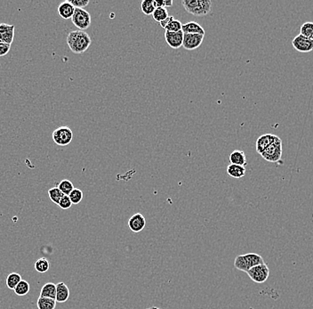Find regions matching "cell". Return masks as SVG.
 I'll return each mask as SVG.
<instances>
[{"label": "cell", "instance_id": "f546056e", "mask_svg": "<svg viewBox=\"0 0 313 309\" xmlns=\"http://www.w3.org/2000/svg\"><path fill=\"white\" fill-rule=\"evenodd\" d=\"M182 23L180 21L175 19V20L172 21L169 25H167L165 30H166V32H169V33H178V32L182 31Z\"/></svg>", "mask_w": 313, "mask_h": 309}, {"label": "cell", "instance_id": "603a6c76", "mask_svg": "<svg viewBox=\"0 0 313 309\" xmlns=\"http://www.w3.org/2000/svg\"><path fill=\"white\" fill-rule=\"evenodd\" d=\"M300 34L305 37L309 40L313 41V23L312 22H306L301 25L300 29Z\"/></svg>", "mask_w": 313, "mask_h": 309}, {"label": "cell", "instance_id": "4dcf8cb0", "mask_svg": "<svg viewBox=\"0 0 313 309\" xmlns=\"http://www.w3.org/2000/svg\"><path fill=\"white\" fill-rule=\"evenodd\" d=\"M72 203L71 199L69 198L68 195H64V196L61 199L58 206H59L60 208L62 209H68L72 207Z\"/></svg>", "mask_w": 313, "mask_h": 309}, {"label": "cell", "instance_id": "30bf717a", "mask_svg": "<svg viewBox=\"0 0 313 309\" xmlns=\"http://www.w3.org/2000/svg\"><path fill=\"white\" fill-rule=\"evenodd\" d=\"M146 225V219L141 213H135L128 220V227L134 233H140Z\"/></svg>", "mask_w": 313, "mask_h": 309}, {"label": "cell", "instance_id": "d6a6232c", "mask_svg": "<svg viewBox=\"0 0 313 309\" xmlns=\"http://www.w3.org/2000/svg\"><path fill=\"white\" fill-rule=\"evenodd\" d=\"M11 49V45L6 44L0 41V57L7 56Z\"/></svg>", "mask_w": 313, "mask_h": 309}, {"label": "cell", "instance_id": "d4e9b609", "mask_svg": "<svg viewBox=\"0 0 313 309\" xmlns=\"http://www.w3.org/2000/svg\"><path fill=\"white\" fill-rule=\"evenodd\" d=\"M141 9L142 12L145 16H152V14L154 13L155 8L154 1L153 0H143L141 4Z\"/></svg>", "mask_w": 313, "mask_h": 309}, {"label": "cell", "instance_id": "8fae6325", "mask_svg": "<svg viewBox=\"0 0 313 309\" xmlns=\"http://www.w3.org/2000/svg\"><path fill=\"white\" fill-rule=\"evenodd\" d=\"M15 25L0 24V41L11 45L15 39Z\"/></svg>", "mask_w": 313, "mask_h": 309}, {"label": "cell", "instance_id": "52a82bcc", "mask_svg": "<svg viewBox=\"0 0 313 309\" xmlns=\"http://www.w3.org/2000/svg\"><path fill=\"white\" fill-rule=\"evenodd\" d=\"M73 132L69 127H60L53 132V140L56 145L66 146L72 143Z\"/></svg>", "mask_w": 313, "mask_h": 309}, {"label": "cell", "instance_id": "44dd1931", "mask_svg": "<svg viewBox=\"0 0 313 309\" xmlns=\"http://www.w3.org/2000/svg\"><path fill=\"white\" fill-rule=\"evenodd\" d=\"M21 281H22V276L19 273H11L7 277L6 282H7L8 289H15Z\"/></svg>", "mask_w": 313, "mask_h": 309}, {"label": "cell", "instance_id": "7a4b0ae2", "mask_svg": "<svg viewBox=\"0 0 313 309\" xmlns=\"http://www.w3.org/2000/svg\"><path fill=\"white\" fill-rule=\"evenodd\" d=\"M182 5L187 12L195 17H205L211 12L210 0H183Z\"/></svg>", "mask_w": 313, "mask_h": 309}, {"label": "cell", "instance_id": "7c38bea8", "mask_svg": "<svg viewBox=\"0 0 313 309\" xmlns=\"http://www.w3.org/2000/svg\"><path fill=\"white\" fill-rule=\"evenodd\" d=\"M183 33L182 31L178 33H169L166 32L165 33V40L167 45L170 47L171 49H178L182 47V42H183Z\"/></svg>", "mask_w": 313, "mask_h": 309}, {"label": "cell", "instance_id": "4316f807", "mask_svg": "<svg viewBox=\"0 0 313 309\" xmlns=\"http://www.w3.org/2000/svg\"><path fill=\"white\" fill-rule=\"evenodd\" d=\"M59 188L60 191L64 193V195H68L72 193V190L74 189V185L72 182L68 179H64V180L60 182L59 185L57 186Z\"/></svg>", "mask_w": 313, "mask_h": 309}, {"label": "cell", "instance_id": "83f0119b", "mask_svg": "<svg viewBox=\"0 0 313 309\" xmlns=\"http://www.w3.org/2000/svg\"><path fill=\"white\" fill-rule=\"evenodd\" d=\"M169 17L168 15V11L167 9L165 8H159V9H155L154 13L152 14V17L156 22L158 23H161L162 21L167 19V17Z\"/></svg>", "mask_w": 313, "mask_h": 309}, {"label": "cell", "instance_id": "d6986e66", "mask_svg": "<svg viewBox=\"0 0 313 309\" xmlns=\"http://www.w3.org/2000/svg\"><path fill=\"white\" fill-rule=\"evenodd\" d=\"M40 297H49L52 299H56V284L53 282H48L43 285L40 290Z\"/></svg>", "mask_w": 313, "mask_h": 309}, {"label": "cell", "instance_id": "8d00e7d4", "mask_svg": "<svg viewBox=\"0 0 313 309\" xmlns=\"http://www.w3.org/2000/svg\"><path fill=\"white\" fill-rule=\"evenodd\" d=\"M145 309H161V308H159V307H157V306H150V307H147V308Z\"/></svg>", "mask_w": 313, "mask_h": 309}, {"label": "cell", "instance_id": "ba28073f", "mask_svg": "<svg viewBox=\"0 0 313 309\" xmlns=\"http://www.w3.org/2000/svg\"><path fill=\"white\" fill-rule=\"evenodd\" d=\"M204 37L199 34H184L182 47L189 51L198 49L202 45Z\"/></svg>", "mask_w": 313, "mask_h": 309}, {"label": "cell", "instance_id": "5b68a950", "mask_svg": "<svg viewBox=\"0 0 313 309\" xmlns=\"http://www.w3.org/2000/svg\"><path fill=\"white\" fill-rule=\"evenodd\" d=\"M72 21L73 25L80 31H85L91 25V15L84 9H75Z\"/></svg>", "mask_w": 313, "mask_h": 309}, {"label": "cell", "instance_id": "8992f818", "mask_svg": "<svg viewBox=\"0 0 313 309\" xmlns=\"http://www.w3.org/2000/svg\"><path fill=\"white\" fill-rule=\"evenodd\" d=\"M246 273L249 276L250 279L254 282L263 283L269 278V268L265 263H263V264L255 265L254 267L249 269Z\"/></svg>", "mask_w": 313, "mask_h": 309}, {"label": "cell", "instance_id": "5bb4252c", "mask_svg": "<svg viewBox=\"0 0 313 309\" xmlns=\"http://www.w3.org/2000/svg\"><path fill=\"white\" fill-rule=\"evenodd\" d=\"M57 11L60 17L63 19L69 20V19H72V16L75 11V8L70 3V1H64L59 5Z\"/></svg>", "mask_w": 313, "mask_h": 309}, {"label": "cell", "instance_id": "836d02e7", "mask_svg": "<svg viewBox=\"0 0 313 309\" xmlns=\"http://www.w3.org/2000/svg\"><path fill=\"white\" fill-rule=\"evenodd\" d=\"M173 20H175V18L169 16V17H167V19H165V20L162 21L161 23H159V25H160L163 29H165Z\"/></svg>", "mask_w": 313, "mask_h": 309}, {"label": "cell", "instance_id": "ffe728a7", "mask_svg": "<svg viewBox=\"0 0 313 309\" xmlns=\"http://www.w3.org/2000/svg\"><path fill=\"white\" fill-rule=\"evenodd\" d=\"M56 305V299H52L49 297H40L37 301V306L39 309H55Z\"/></svg>", "mask_w": 313, "mask_h": 309}, {"label": "cell", "instance_id": "277c9868", "mask_svg": "<svg viewBox=\"0 0 313 309\" xmlns=\"http://www.w3.org/2000/svg\"><path fill=\"white\" fill-rule=\"evenodd\" d=\"M261 156L269 162H279L282 157V140L277 137L274 143L269 145L268 148L261 154Z\"/></svg>", "mask_w": 313, "mask_h": 309}, {"label": "cell", "instance_id": "e0dca14e", "mask_svg": "<svg viewBox=\"0 0 313 309\" xmlns=\"http://www.w3.org/2000/svg\"><path fill=\"white\" fill-rule=\"evenodd\" d=\"M230 164L239 165L245 167L246 165V154L240 150H235L229 157Z\"/></svg>", "mask_w": 313, "mask_h": 309}, {"label": "cell", "instance_id": "9c48e42d", "mask_svg": "<svg viewBox=\"0 0 313 309\" xmlns=\"http://www.w3.org/2000/svg\"><path fill=\"white\" fill-rule=\"evenodd\" d=\"M293 49L298 52L309 53L313 50V41L299 34L292 41Z\"/></svg>", "mask_w": 313, "mask_h": 309}, {"label": "cell", "instance_id": "4fadbf2b", "mask_svg": "<svg viewBox=\"0 0 313 309\" xmlns=\"http://www.w3.org/2000/svg\"><path fill=\"white\" fill-rule=\"evenodd\" d=\"M277 137V136L272 134H265L261 136L256 141V152L259 154H262L269 145L275 142Z\"/></svg>", "mask_w": 313, "mask_h": 309}, {"label": "cell", "instance_id": "6da1fadb", "mask_svg": "<svg viewBox=\"0 0 313 309\" xmlns=\"http://www.w3.org/2000/svg\"><path fill=\"white\" fill-rule=\"evenodd\" d=\"M67 44L72 53L80 55L89 49L92 44V40L86 32L77 30L68 34Z\"/></svg>", "mask_w": 313, "mask_h": 309}, {"label": "cell", "instance_id": "e575fe53", "mask_svg": "<svg viewBox=\"0 0 313 309\" xmlns=\"http://www.w3.org/2000/svg\"><path fill=\"white\" fill-rule=\"evenodd\" d=\"M153 1H154V6L156 9L164 8V0H153Z\"/></svg>", "mask_w": 313, "mask_h": 309}, {"label": "cell", "instance_id": "7402d4cb", "mask_svg": "<svg viewBox=\"0 0 313 309\" xmlns=\"http://www.w3.org/2000/svg\"><path fill=\"white\" fill-rule=\"evenodd\" d=\"M34 266L39 273H47L50 268V263L46 257H41L35 262Z\"/></svg>", "mask_w": 313, "mask_h": 309}, {"label": "cell", "instance_id": "1f68e13d", "mask_svg": "<svg viewBox=\"0 0 313 309\" xmlns=\"http://www.w3.org/2000/svg\"><path fill=\"white\" fill-rule=\"evenodd\" d=\"M70 3L75 8V9H83L86 8L89 4V0H71Z\"/></svg>", "mask_w": 313, "mask_h": 309}, {"label": "cell", "instance_id": "9a60e30c", "mask_svg": "<svg viewBox=\"0 0 313 309\" xmlns=\"http://www.w3.org/2000/svg\"><path fill=\"white\" fill-rule=\"evenodd\" d=\"M182 32L183 34H199L205 36L206 32L202 26L196 22H189L182 25Z\"/></svg>", "mask_w": 313, "mask_h": 309}, {"label": "cell", "instance_id": "ac0fdd59", "mask_svg": "<svg viewBox=\"0 0 313 309\" xmlns=\"http://www.w3.org/2000/svg\"><path fill=\"white\" fill-rule=\"evenodd\" d=\"M227 174L233 178H241L246 175V169L239 165L229 164L227 167Z\"/></svg>", "mask_w": 313, "mask_h": 309}, {"label": "cell", "instance_id": "d590c367", "mask_svg": "<svg viewBox=\"0 0 313 309\" xmlns=\"http://www.w3.org/2000/svg\"><path fill=\"white\" fill-rule=\"evenodd\" d=\"M173 6V1L172 0H164V8H170Z\"/></svg>", "mask_w": 313, "mask_h": 309}, {"label": "cell", "instance_id": "74e56055", "mask_svg": "<svg viewBox=\"0 0 313 309\" xmlns=\"http://www.w3.org/2000/svg\"><path fill=\"white\" fill-rule=\"evenodd\" d=\"M312 220H313V216H312Z\"/></svg>", "mask_w": 313, "mask_h": 309}, {"label": "cell", "instance_id": "f1b7e54d", "mask_svg": "<svg viewBox=\"0 0 313 309\" xmlns=\"http://www.w3.org/2000/svg\"><path fill=\"white\" fill-rule=\"evenodd\" d=\"M69 198L71 199L72 204H79L83 199V192L80 189L74 188L69 194Z\"/></svg>", "mask_w": 313, "mask_h": 309}, {"label": "cell", "instance_id": "484cf974", "mask_svg": "<svg viewBox=\"0 0 313 309\" xmlns=\"http://www.w3.org/2000/svg\"><path fill=\"white\" fill-rule=\"evenodd\" d=\"M48 196H49V199H50L54 203L58 205L59 204L60 201H61V199L64 196V194L62 193V192L60 191L59 188L56 186V187H53V188L48 190Z\"/></svg>", "mask_w": 313, "mask_h": 309}, {"label": "cell", "instance_id": "3957f363", "mask_svg": "<svg viewBox=\"0 0 313 309\" xmlns=\"http://www.w3.org/2000/svg\"><path fill=\"white\" fill-rule=\"evenodd\" d=\"M263 263L265 262L261 255L256 253H247L237 256L234 260V266L242 272L246 273L252 267Z\"/></svg>", "mask_w": 313, "mask_h": 309}, {"label": "cell", "instance_id": "cb8c5ba5", "mask_svg": "<svg viewBox=\"0 0 313 309\" xmlns=\"http://www.w3.org/2000/svg\"><path fill=\"white\" fill-rule=\"evenodd\" d=\"M30 289H31V286L29 284L28 281L22 280L14 290L18 296H25L28 294Z\"/></svg>", "mask_w": 313, "mask_h": 309}, {"label": "cell", "instance_id": "2e32d148", "mask_svg": "<svg viewBox=\"0 0 313 309\" xmlns=\"http://www.w3.org/2000/svg\"><path fill=\"white\" fill-rule=\"evenodd\" d=\"M70 297V289L64 282H59L56 284V301L58 303H64Z\"/></svg>", "mask_w": 313, "mask_h": 309}]
</instances>
